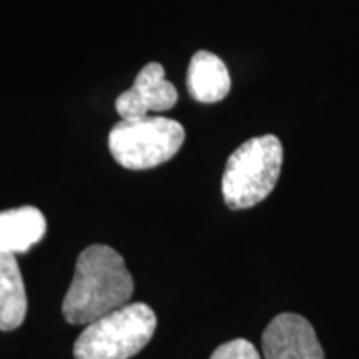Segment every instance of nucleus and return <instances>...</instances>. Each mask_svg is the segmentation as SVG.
<instances>
[{
  "label": "nucleus",
  "instance_id": "f257e3e1",
  "mask_svg": "<svg viewBox=\"0 0 359 359\" xmlns=\"http://www.w3.org/2000/svg\"><path fill=\"white\" fill-rule=\"evenodd\" d=\"M133 286V278L118 251L107 245H92L77 259L62 313L70 325H90L125 306L132 298Z\"/></svg>",
  "mask_w": 359,
  "mask_h": 359
},
{
  "label": "nucleus",
  "instance_id": "f03ea898",
  "mask_svg": "<svg viewBox=\"0 0 359 359\" xmlns=\"http://www.w3.org/2000/svg\"><path fill=\"white\" fill-rule=\"evenodd\" d=\"M283 145L275 135L246 140L230 155L222 178L228 208L246 210L266 200L280 180Z\"/></svg>",
  "mask_w": 359,
  "mask_h": 359
},
{
  "label": "nucleus",
  "instance_id": "7ed1b4c3",
  "mask_svg": "<svg viewBox=\"0 0 359 359\" xmlns=\"http://www.w3.org/2000/svg\"><path fill=\"white\" fill-rule=\"evenodd\" d=\"M156 316L145 303H127L92 321L74 344L75 359H130L150 343Z\"/></svg>",
  "mask_w": 359,
  "mask_h": 359
},
{
  "label": "nucleus",
  "instance_id": "20e7f679",
  "mask_svg": "<svg viewBox=\"0 0 359 359\" xmlns=\"http://www.w3.org/2000/svg\"><path fill=\"white\" fill-rule=\"evenodd\" d=\"M183 142V125L161 115L122 120L109 135L111 156L127 170H150L167 163L178 154Z\"/></svg>",
  "mask_w": 359,
  "mask_h": 359
},
{
  "label": "nucleus",
  "instance_id": "39448f33",
  "mask_svg": "<svg viewBox=\"0 0 359 359\" xmlns=\"http://www.w3.org/2000/svg\"><path fill=\"white\" fill-rule=\"evenodd\" d=\"M178 102L177 87L165 75L163 65L150 62L138 72L132 87L115 100L122 120H135L158 111L172 110Z\"/></svg>",
  "mask_w": 359,
  "mask_h": 359
},
{
  "label": "nucleus",
  "instance_id": "423d86ee",
  "mask_svg": "<svg viewBox=\"0 0 359 359\" xmlns=\"http://www.w3.org/2000/svg\"><path fill=\"white\" fill-rule=\"evenodd\" d=\"M262 343L264 359H325L313 325L294 313H281L273 318Z\"/></svg>",
  "mask_w": 359,
  "mask_h": 359
},
{
  "label": "nucleus",
  "instance_id": "0eeeda50",
  "mask_svg": "<svg viewBox=\"0 0 359 359\" xmlns=\"http://www.w3.org/2000/svg\"><path fill=\"white\" fill-rule=\"evenodd\" d=\"M187 87L196 102H222L231 88L230 72L218 55L200 50L191 57L190 65H188Z\"/></svg>",
  "mask_w": 359,
  "mask_h": 359
},
{
  "label": "nucleus",
  "instance_id": "6e6552de",
  "mask_svg": "<svg viewBox=\"0 0 359 359\" xmlns=\"http://www.w3.org/2000/svg\"><path fill=\"white\" fill-rule=\"evenodd\" d=\"M45 233L47 219L35 206L0 212V251L4 253H27L42 241Z\"/></svg>",
  "mask_w": 359,
  "mask_h": 359
},
{
  "label": "nucleus",
  "instance_id": "1a4fd4ad",
  "mask_svg": "<svg viewBox=\"0 0 359 359\" xmlns=\"http://www.w3.org/2000/svg\"><path fill=\"white\" fill-rule=\"evenodd\" d=\"M27 294L15 255L0 251V331L17 330L25 320Z\"/></svg>",
  "mask_w": 359,
  "mask_h": 359
},
{
  "label": "nucleus",
  "instance_id": "9d476101",
  "mask_svg": "<svg viewBox=\"0 0 359 359\" xmlns=\"http://www.w3.org/2000/svg\"><path fill=\"white\" fill-rule=\"evenodd\" d=\"M210 359H262L258 349L246 339H233L215 349Z\"/></svg>",
  "mask_w": 359,
  "mask_h": 359
}]
</instances>
